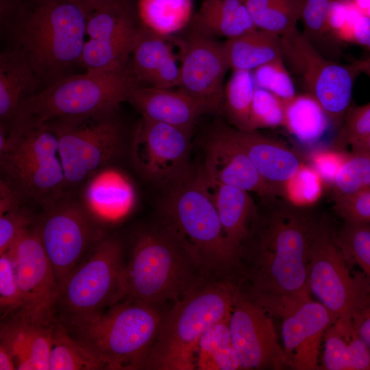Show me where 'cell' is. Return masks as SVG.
I'll return each mask as SVG.
<instances>
[{"mask_svg":"<svg viewBox=\"0 0 370 370\" xmlns=\"http://www.w3.org/2000/svg\"><path fill=\"white\" fill-rule=\"evenodd\" d=\"M229 328L242 369L288 368L273 317L237 286Z\"/></svg>","mask_w":370,"mask_h":370,"instance_id":"2e32d148","label":"cell"},{"mask_svg":"<svg viewBox=\"0 0 370 370\" xmlns=\"http://www.w3.org/2000/svg\"><path fill=\"white\" fill-rule=\"evenodd\" d=\"M23 302L15 314L34 323L51 325L57 319L60 293L53 268L33 225L24 230L8 249Z\"/></svg>","mask_w":370,"mask_h":370,"instance_id":"5bb4252c","label":"cell"},{"mask_svg":"<svg viewBox=\"0 0 370 370\" xmlns=\"http://www.w3.org/2000/svg\"><path fill=\"white\" fill-rule=\"evenodd\" d=\"M16 365L10 352L0 344V370H14Z\"/></svg>","mask_w":370,"mask_h":370,"instance_id":"816d5d0a","label":"cell"},{"mask_svg":"<svg viewBox=\"0 0 370 370\" xmlns=\"http://www.w3.org/2000/svg\"><path fill=\"white\" fill-rule=\"evenodd\" d=\"M159 306L124 299L101 314L66 328L108 369H144L164 312Z\"/></svg>","mask_w":370,"mask_h":370,"instance_id":"5b68a950","label":"cell"},{"mask_svg":"<svg viewBox=\"0 0 370 370\" xmlns=\"http://www.w3.org/2000/svg\"><path fill=\"white\" fill-rule=\"evenodd\" d=\"M6 126L8 143L0 153L3 180L21 200L50 205L68 192L55 134L45 125Z\"/></svg>","mask_w":370,"mask_h":370,"instance_id":"9c48e42d","label":"cell"},{"mask_svg":"<svg viewBox=\"0 0 370 370\" xmlns=\"http://www.w3.org/2000/svg\"><path fill=\"white\" fill-rule=\"evenodd\" d=\"M354 295L346 318L370 349V278L362 271L353 273Z\"/></svg>","mask_w":370,"mask_h":370,"instance_id":"60d3db41","label":"cell"},{"mask_svg":"<svg viewBox=\"0 0 370 370\" xmlns=\"http://www.w3.org/2000/svg\"><path fill=\"white\" fill-rule=\"evenodd\" d=\"M370 135V102L348 109L335 140L336 149L345 150Z\"/></svg>","mask_w":370,"mask_h":370,"instance_id":"ee69618b","label":"cell"},{"mask_svg":"<svg viewBox=\"0 0 370 370\" xmlns=\"http://www.w3.org/2000/svg\"><path fill=\"white\" fill-rule=\"evenodd\" d=\"M356 8L362 13L370 8V0H352Z\"/></svg>","mask_w":370,"mask_h":370,"instance_id":"db71d44e","label":"cell"},{"mask_svg":"<svg viewBox=\"0 0 370 370\" xmlns=\"http://www.w3.org/2000/svg\"><path fill=\"white\" fill-rule=\"evenodd\" d=\"M169 38L141 25L130 64L136 86L166 89L180 87V69Z\"/></svg>","mask_w":370,"mask_h":370,"instance_id":"ffe728a7","label":"cell"},{"mask_svg":"<svg viewBox=\"0 0 370 370\" xmlns=\"http://www.w3.org/2000/svg\"><path fill=\"white\" fill-rule=\"evenodd\" d=\"M36 219L21 205L0 215V255L8 251L16 238L33 225Z\"/></svg>","mask_w":370,"mask_h":370,"instance_id":"bcb514c9","label":"cell"},{"mask_svg":"<svg viewBox=\"0 0 370 370\" xmlns=\"http://www.w3.org/2000/svg\"><path fill=\"white\" fill-rule=\"evenodd\" d=\"M311 296L308 293L254 299L273 318L281 319L283 348L291 369L320 367L321 344L332 319L328 309Z\"/></svg>","mask_w":370,"mask_h":370,"instance_id":"4fadbf2b","label":"cell"},{"mask_svg":"<svg viewBox=\"0 0 370 370\" xmlns=\"http://www.w3.org/2000/svg\"><path fill=\"white\" fill-rule=\"evenodd\" d=\"M0 215L21 205V199L3 180L0 183Z\"/></svg>","mask_w":370,"mask_h":370,"instance_id":"681fc988","label":"cell"},{"mask_svg":"<svg viewBox=\"0 0 370 370\" xmlns=\"http://www.w3.org/2000/svg\"><path fill=\"white\" fill-rule=\"evenodd\" d=\"M38 79L25 56L10 47L0 54V118L8 122L21 104L36 94Z\"/></svg>","mask_w":370,"mask_h":370,"instance_id":"484cf974","label":"cell"},{"mask_svg":"<svg viewBox=\"0 0 370 370\" xmlns=\"http://www.w3.org/2000/svg\"><path fill=\"white\" fill-rule=\"evenodd\" d=\"M334 1L304 0L300 18L304 25L302 33L317 49L330 40H334L329 33L328 19Z\"/></svg>","mask_w":370,"mask_h":370,"instance_id":"7bdbcfd3","label":"cell"},{"mask_svg":"<svg viewBox=\"0 0 370 370\" xmlns=\"http://www.w3.org/2000/svg\"><path fill=\"white\" fill-rule=\"evenodd\" d=\"M322 179L308 164L302 163L282 189L289 204L299 208L310 207L317 202L323 191Z\"/></svg>","mask_w":370,"mask_h":370,"instance_id":"f35d334b","label":"cell"},{"mask_svg":"<svg viewBox=\"0 0 370 370\" xmlns=\"http://www.w3.org/2000/svg\"><path fill=\"white\" fill-rule=\"evenodd\" d=\"M351 147V151L370 154V135L353 144Z\"/></svg>","mask_w":370,"mask_h":370,"instance_id":"f5cc1de1","label":"cell"},{"mask_svg":"<svg viewBox=\"0 0 370 370\" xmlns=\"http://www.w3.org/2000/svg\"><path fill=\"white\" fill-rule=\"evenodd\" d=\"M181 89L212 112L223 109V80L230 69L223 42L196 32L178 40Z\"/></svg>","mask_w":370,"mask_h":370,"instance_id":"ac0fdd59","label":"cell"},{"mask_svg":"<svg viewBox=\"0 0 370 370\" xmlns=\"http://www.w3.org/2000/svg\"><path fill=\"white\" fill-rule=\"evenodd\" d=\"M80 201L101 225L119 221L131 209L134 192L128 180L108 166L92 175L82 186Z\"/></svg>","mask_w":370,"mask_h":370,"instance_id":"603a6c76","label":"cell"},{"mask_svg":"<svg viewBox=\"0 0 370 370\" xmlns=\"http://www.w3.org/2000/svg\"><path fill=\"white\" fill-rule=\"evenodd\" d=\"M282 59L335 126L350 107L354 82L370 59L341 64L319 52L297 27L280 36Z\"/></svg>","mask_w":370,"mask_h":370,"instance_id":"30bf717a","label":"cell"},{"mask_svg":"<svg viewBox=\"0 0 370 370\" xmlns=\"http://www.w3.org/2000/svg\"><path fill=\"white\" fill-rule=\"evenodd\" d=\"M284 101L283 126L300 143H317L328 130L330 118L310 94L296 95Z\"/></svg>","mask_w":370,"mask_h":370,"instance_id":"4dcf8cb0","label":"cell"},{"mask_svg":"<svg viewBox=\"0 0 370 370\" xmlns=\"http://www.w3.org/2000/svg\"><path fill=\"white\" fill-rule=\"evenodd\" d=\"M126 260L121 240L105 234L60 288L57 319L70 327L94 318L127 295Z\"/></svg>","mask_w":370,"mask_h":370,"instance_id":"ba28073f","label":"cell"},{"mask_svg":"<svg viewBox=\"0 0 370 370\" xmlns=\"http://www.w3.org/2000/svg\"><path fill=\"white\" fill-rule=\"evenodd\" d=\"M141 25L99 38H89L84 45L80 65L87 71H129L134 45Z\"/></svg>","mask_w":370,"mask_h":370,"instance_id":"f1b7e54d","label":"cell"},{"mask_svg":"<svg viewBox=\"0 0 370 370\" xmlns=\"http://www.w3.org/2000/svg\"><path fill=\"white\" fill-rule=\"evenodd\" d=\"M227 128L275 196H282L284 185L303 163L299 157L281 143L256 131Z\"/></svg>","mask_w":370,"mask_h":370,"instance_id":"7402d4cb","label":"cell"},{"mask_svg":"<svg viewBox=\"0 0 370 370\" xmlns=\"http://www.w3.org/2000/svg\"><path fill=\"white\" fill-rule=\"evenodd\" d=\"M321 219L290 204L257 215L239 249L236 286L250 297L310 294V250Z\"/></svg>","mask_w":370,"mask_h":370,"instance_id":"6da1fadb","label":"cell"},{"mask_svg":"<svg viewBox=\"0 0 370 370\" xmlns=\"http://www.w3.org/2000/svg\"><path fill=\"white\" fill-rule=\"evenodd\" d=\"M349 153L336 149L318 150L310 158V166L319 175L323 182L332 185Z\"/></svg>","mask_w":370,"mask_h":370,"instance_id":"c3c4849f","label":"cell"},{"mask_svg":"<svg viewBox=\"0 0 370 370\" xmlns=\"http://www.w3.org/2000/svg\"><path fill=\"white\" fill-rule=\"evenodd\" d=\"M256 84L252 71L232 70L224 88L223 109L234 128L249 131V120Z\"/></svg>","mask_w":370,"mask_h":370,"instance_id":"d590c367","label":"cell"},{"mask_svg":"<svg viewBox=\"0 0 370 370\" xmlns=\"http://www.w3.org/2000/svg\"><path fill=\"white\" fill-rule=\"evenodd\" d=\"M135 86L130 70L71 74L23 101L7 123L42 125L61 118L116 113Z\"/></svg>","mask_w":370,"mask_h":370,"instance_id":"52a82bcc","label":"cell"},{"mask_svg":"<svg viewBox=\"0 0 370 370\" xmlns=\"http://www.w3.org/2000/svg\"><path fill=\"white\" fill-rule=\"evenodd\" d=\"M198 173L214 205L226 236L239 253L257 216L249 192L219 182L201 169Z\"/></svg>","mask_w":370,"mask_h":370,"instance_id":"d4e9b609","label":"cell"},{"mask_svg":"<svg viewBox=\"0 0 370 370\" xmlns=\"http://www.w3.org/2000/svg\"><path fill=\"white\" fill-rule=\"evenodd\" d=\"M336 231L322 217L309 255L308 285L314 296L330 312L332 321L347 317L354 295L351 264L336 238Z\"/></svg>","mask_w":370,"mask_h":370,"instance_id":"e0dca14e","label":"cell"},{"mask_svg":"<svg viewBox=\"0 0 370 370\" xmlns=\"http://www.w3.org/2000/svg\"><path fill=\"white\" fill-rule=\"evenodd\" d=\"M137 10L143 26L168 38L190 25L193 16L192 0H139Z\"/></svg>","mask_w":370,"mask_h":370,"instance_id":"d6a6232c","label":"cell"},{"mask_svg":"<svg viewBox=\"0 0 370 370\" xmlns=\"http://www.w3.org/2000/svg\"><path fill=\"white\" fill-rule=\"evenodd\" d=\"M191 133L142 117L132 145L138 171L152 182L169 185L187 177Z\"/></svg>","mask_w":370,"mask_h":370,"instance_id":"9a60e30c","label":"cell"},{"mask_svg":"<svg viewBox=\"0 0 370 370\" xmlns=\"http://www.w3.org/2000/svg\"><path fill=\"white\" fill-rule=\"evenodd\" d=\"M127 101L143 118L190 132L199 117L210 113L204 104L180 88L166 89L135 86L131 89Z\"/></svg>","mask_w":370,"mask_h":370,"instance_id":"44dd1931","label":"cell"},{"mask_svg":"<svg viewBox=\"0 0 370 370\" xmlns=\"http://www.w3.org/2000/svg\"><path fill=\"white\" fill-rule=\"evenodd\" d=\"M319 369L370 370V349L348 318L334 320L323 338Z\"/></svg>","mask_w":370,"mask_h":370,"instance_id":"4316f807","label":"cell"},{"mask_svg":"<svg viewBox=\"0 0 370 370\" xmlns=\"http://www.w3.org/2000/svg\"><path fill=\"white\" fill-rule=\"evenodd\" d=\"M52 325L32 323L18 315L1 319L0 344L14 358L18 370H49Z\"/></svg>","mask_w":370,"mask_h":370,"instance_id":"cb8c5ba5","label":"cell"},{"mask_svg":"<svg viewBox=\"0 0 370 370\" xmlns=\"http://www.w3.org/2000/svg\"><path fill=\"white\" fill-rule=\"evenodd\" d=\"M23 306L13 263L8 251L0 255L1 319L18 314Z\"/></svg>","mask_w":370,"mask_h":370,"instance_id":"f6af8a7d","label":"cell"},{"mask_svg":"<svg viewBox=\"0 0 370 370\" xmlns=\"http://www.w3.org/2000/svg\"><path fill=\"white\" fill-rule=\"evenodd\" d=\"M115 114L61 118L42 125L57 138L67 191L82 187L119 153L121 129Z\"/></svg>","mask_w":370,"mask_h":370,"instance_id":"8fae6325","label":"cell"},{"mask_svg":"<svg viewBox=\"0 0 370 370\" xmlns=\"http://www.w3.org/2000/svg\"><path fill=\"white\" fill-rule=\"evenodd\" d=\"M336 238L348 262L370 278V224L344 221Z\"/></svg>","mask_w":370,"mask_h":370,"instance_id":"8d00e7d4","label":"cell"},{"mask_svg":"<svg viewBox=\"0 0 370 370\" xmlns=\"http://www.w3.org/2000/svg\"><path fill=\"white\" fill-rule=\"evenodd\" d=\"M332 186L334 199L370 188V154L351 151Z\"/></svg>","mask_w":370,"mask_h":370,"instance_id":"74e56055","label":"cell"},{"mask_svg":"<svg viewBox=\"0 0 370 370\" xmlns=\"http://www.w3.org/2000/svg\"><path fill=\"white\" fill-rule=\"evenodd\" d=\"M87 18L71 0H34L5 25L12 47L25 56L42 88L80 65Z\"/></svg>","mask_w":370,"mask_h":370,"instance_id":"7a4b0ae2","label":"cell"},{"mask_svg":"<svg viewBox=\"0 0 370 370\" xmlns=\"http://www.w3.org/2000/svg\"><path fill=\"white\" fill-rule=\"evenodd\" d=\"M229 319L210 326L201 336L195 354V369L199 370L242 369L234 346Z\"/></svg>","mask_w":370,"mask_h":370,"instance_id":"1f68e13d","label":"cell"},{"mask_svg":"<svg viewBox=\"0 0 370 370\" xmlns=\"http://www.w3.org/2000/svg\"><path fill=\"white\" fill-rule=\"evenodd\" d=\"M236 289L232 281L215 279L174 302L163 312L144 369H195L201 336L214 323L230 318Z\"/></svg>","mask_w":370,"mask_h":370,"instance_id":"277c9868","label":"cell"},{"mask_svg":"<svg viewBox=\"0 0 370 370\" xmlns=\"http://www.w3.org/2000/svg\"><path fill=\"white\" fill-rule=\"evenodd\" d=\"M363 73L366 74L369 77V78L370 79V62L368 63V64L365 68Z\"/></svg>","mask_w":370,"mask_h":370,"instance_id":"11a10c76","label":"cell"},{"mask_svg":"<svg viewBox=\"0 0 370 370\" xmlns=\"http://www.w3.org/2000/svg\"><path fill=\"white\" fill-rule=\"evenodd\" d=\"M282 58L264 64L252 71L257 87L265 89L284 101L297 94L293 79Z\"/></svg>","mask_w":370,"mask_h":370,"instance_id":"b9f144b4","label":"cell"},{"mask_svg":"<svg viewBox=\"0 0 370 370\" xmlns=\"http://www.w3.org/2000/svg\"><path fill=\"white\" fill-rule=\"evenodd\" d=\"M202 171L214 180L260 197L275 195L260 177L251 160L229 133L227 127L214 130L205 144Z\"/></svg>","mask_w":370,"mask_h":370,"instance_id":"d6986e66","label":"cell"},{"mask_svg":"<svg viewBox=\"0 0 370 370\" xmlns=\"http://www.w3.org/2000/svg\"><path fill=\"white\" fill-rule=\"evenodd\" d=\"M35 226L60 286L106 233L70 191L43 208Z\"/></svg>","mask_w":370,"mask_h":370,"instance_id":"7c38bea8","label":"cell"},{"mask_svg":"<svg viewBox=\"0 0 370 370\" xmlns=\"http://www.w3.org/2000/svg\"><path fill=\"white\" fill-rule=\"evenodd\" d=\"M333 208L344 221L370 224V188L334 199Z\"/></svg>","mask_w":370,"mask_h":370,"instance_id":"7dc6e473","label":"cell"},{"mask_svg":"<svg viewBox=\"0 0 370 370\" xmlns=\"http://www.w3.org/2000/svg\"><path fill=\"white\" fill-rule=\"evenodd\" d=\"M284 121V100L256 86L250 114L249 131L283 126Z\"/></svg>","mask_w":370,"mask_h":370,"instance_id":"ab89813d","label":"cell"},{"mask_svg":"<svg viewBox=\"0 0 370 370\" xmlns=\"http://www.w3.org/2000/svg\"><path fill=\"white\" fill-rule=\"evenodd\" d=\"M223 47L232 70L253 71L264 64L282 58L280 36L258 28L227 39L223 42Z\"/></svg>","mask_w":370,"mask_h":370,"instance_id":"f546056e","label":"cell"},{"mask_svg":"<svg viewBox=\"0 0 370 370\" xmlns=\"http://www.w3.org/2000/svg\"><path fill=\"white\" fill-rule=\"evenodd\" d=\"M160 217L214 275L234 283L238 251L226 236L198 172L171 185Z\"/></svg>","mask_w":370,"mask_h":370,"instance_id":"8992f818","label":"cell"},{"mask_svg":"<svg viewBox=\"0 0 370 370\" xmlns=\"http://www.w3.org/2000/svg\"><path fill=\"white\" fill-rule=\"evenodd\" d=\"M108 367L75 339L57 319L52 324L49 370H98Z\"/></svg>","mask_w":370,"mask_h":370,"instance_id":"836d02e7","label":"cell"},{"mask_svg":"<svg viewBox=\"0 0 370 370\" xmlns=\"http://www.w3.org/2000/svg\"><path fill=\"white\" fill-rule=\"evenodd\" d=\"M190 25L192 32L227 40L257 28L243 0H204Z\"/></svg>","mask_w":370,"mask_h":370,"instance_id":"83f0119b","label":"cell"},{"mask_svg":"<svg viewBox=\"0 0 370 370\" xmlns=\"http://www.w3.org/2000/svg\"><path fill=\"white\" fill-rule=\"evenodd\" d=\"M220 279L169 226L140 230L126 262L127 295L160 306L173 303L206 282Z\"/></svg>","mask_w":370,"mask_h":370,"instance_id":"3957f363","label":"cell"},{"mask_svg":"<svg viewBox=\"0 0 370 370\" xmlns=\"http://www.w3.org/2000/svg\"><path fill=\"white\" fill-rule=\"evenodd\" d=\"M77 4L87 16L94 11L117 0H71Z\"/></svg>","mask_w":370,"mask_h":370,"instance_id":"f907efd6","label":"cell"},{"mask_svg":"<svg viewBox=\"0 0 370 370\" xmlns=\"http://www.w3.org/2000/svg\"><path fill=\"white\" fill-rule=\"evenodd\" d=\"M258 29L280 36L297 27L304 0H243Z\"/></svg>","mask_w":370,"mask_h":370,"instance_id":"e575fe53","label":"cell"}]
</instances>
